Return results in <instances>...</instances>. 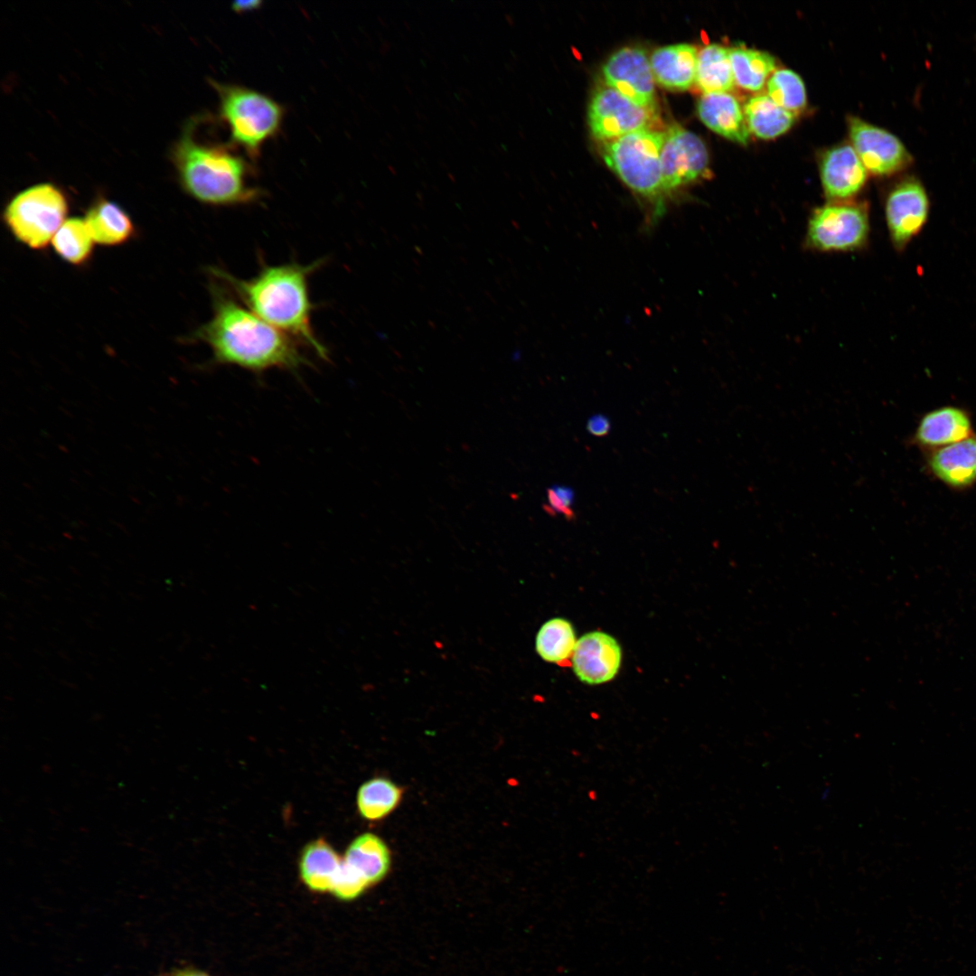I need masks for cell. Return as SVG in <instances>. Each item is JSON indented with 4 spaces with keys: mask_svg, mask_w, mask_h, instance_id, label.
I'll use <instances>...</instances> for the list:
<instances>
[{
    "mask_svg": "<svg viewBox=\"0 0 976 976\" xmlns=\"http://www.w3.org/2000/svg\"><path fill=\"white\" fill-rule=\"evenodd\" d=\"M86 223L95 243L105 247L121 246L136 235L130 215L119 204L103 197L88 209Z\"/></svg>",
    "mask_w": 976,
    "mask_h": 976,
    "instance_id": "obj_17",
    "label": "cell"
},
{
    "mask_svg": "<svg viewBox=\"0 0 976 976\" xmlns=\"http://www.w3.org/2000/svg\"><path fill=\"white\" fill-rule=\"evenodd\" d=\"M68 200L62 191L44 183L15 194L6 204L3 220L17 241L31 249L41 250L52 242L68 219Z\"/></svg>",
    "mask_w": 976,
    "mask_h": 976,
    "instance_id": "obj_6",
    "label": "cell"
},
{
    "mask_svg": "<svg viewBox=\"0 0 976 976\" xmlns=\"http://www.w3.org/2000/svg\"><path fill=\"white\" fill-rule=\"evenodd\" d=\"M321 261L265 266L251 278L240 279L219 268L212 275L225 283L255 314L328 359L326 347L316 337L311 323L313 305L309 296V276Z\"/></svg>",
    "mask_w": 976,
    "mask_h": 976,
    "instance_id": "obj_2",
    "label": "cell"
},
{
    "mask_svg": "<svg viewBox=\"0 0 976 976\" xmlns=\"http://www.w3.org/2000/svg\"><path fill=\"white\" fill-rule=\"evenodd\" d=\"M343 859L370 886L380 882L389 873L391 864L388 845L379 836L370 832L356 837L349 844Z\"/></svg>",
    "mask_w": 976,
    "mask_h": 976,
    "instance_id": "obj_21",
    "label": "cell"
},
{
    "mask_svg": "<svg viewBox=\"0 0 976 976\" xmlns=\"http://www.w3.org/2000/svg\"><path fill=\"white\" fill-rule=\"evenodd\" d=\"M158 976H163V975H158Z\"/></svg>",
    "mask_w": 976,
    "mask_h": 976,
    "instance_id": "obj_34",
    "label": "cell"
},
{
    "mask_svg": "<svg viewBox=\"0 0 976 976\" xmlns=\"http://www.w3.org/2000/svg\"><path fill=\"white\" fill-rule=\"evenodd\" d=\"M699 119L713 132L731 141L746 145L750 132L744 110L729 92L703 94L697 104Z\"/></svg>",
    "mask_w": 976,
    "mask_h": 976,
    "instance_id": "obj_15",
    "label": "cell"
},
{
    "mask_svg": "<svg viewBox=\"0 0 976 976\" xmlns=\"http://www.w3.org/2000/svg\"><path fill=\"white\" fill-rule=\"evenodd\" d=\"M605 85L640 107L654 108L655 80L645 51L634 46L614 52L605 62Z\"/></svg>",
    "mask_w": 976,
    "mask_h": 976,
    "instance_id": "obj_10",
    "label": "cell"
},
{
    "mask_svg": "<svg viewBox=\"0 0 976 976\" xmlns=\"http://www.w3.org/2000/svg\"><path fill=\"white\" fill-rule=\"evenodd\" d=\"M928 211V196L918 179H905L890 192L886 202V219L896 248H903L918 233L926 221Z\"/></svg>",
    "mask_w": 976,
    "mask_h": 976,
    "instance_id": "obj_12",
    "label": "cell"
},
{
    "mask_svg": "<svg viewBox=\"0 0 976 976\" xmlns=\"http://www.w3.org/2000/svg\"><path fill=\"white\" fill-rule=\"evenodd\" d=\"M611 428V424L605 416L596 414L590 417L587 422V430L593 436H606Z\"/></svg>",
    "mask_w": 976,
    "mask_h": 976,
    "instance_id": "obj_31",
    "label": "cell"
},
{
    "mask_svg": "<svg viewBox=\"0 0 976 976\" xmlns=\"http://www.w3.org/2000/svg\"><path fill=\"white\" fill-rule=\"evenodd\" d=\"M212 315L192 333L207 344L216 364L234 365L260 374L271 369L295 371L310 364L301 343L211 287Z\"/></svg>",
    "mask_w": 976,
    "mask_h": 976,
    "instance_id": "obj_1",
    "label": "cell"
},
{
    "mask_svg": "<svg viewBox=\"0 0 976 976\" xmlns=\"http://www.w3.org/2000/svg\"><path fill=\"white\" fill-rule=\"evenodd\" d=\"M665 132L645 128L603 142L601 155L606 165L633 192L652 206L649 228L665 211L662 183L661 152Z\"/></svg>",
    "mask_w": 976,
    "mask_h": 976,
    "instance_id": "obj_4",
    "label": "cell"
},
{
    "mask_svg": "<svg viewBox=\"0 0 976 976\" xmlns=\"http://www.w3.org/2000/svg\"><path fill=\"white\" fill-rule=\"evenodd\" d=\"M820 175L825 194L833 200H844L863 187L867 170L854 148L842 145L825 153L821 161Z\"/></svg>",
    "mask_w": 976,
    "mask_h": 976,
    "instance_id": "obj_14",
    "label": "cell"
},
{
    "mask_svg": "<svg viewBox=\"0 0 976 976\" xmlns=\"http://www.w3.org/2000/svg\"><path fill=\"white\" fill-rule=\"evenodd\" d=\"M729 56L735 83L746 90H760L775 69L774 58L765 52L735 47Z\"/></svg>",
    "mask_w": 976,
    "mask_h": 976,
    "instance_id": "obj_27",
    "label": "cell"
},
{
    "mask_svg": "<svg viewBox=\"0 0 976 976\" xmlns=\"http://www.w3.org/2000/svg\"><path fill=\"white\" fill-rule=\"evenodd\" d=\"M709 154L704 142L691 131L672 125L665 131L661 152L664 194L700 178L708 170Z\"/></svg>",
    "mask_w": 976,
    "mask_h": 976,
    "instance_id": "obj_9",
    "label": "cell"
},
{
    "mask_svg": "<svg viewBox=\"0 0 976 976\" xmlns=\"http://www.w3.org/2000/svg\"><path fill=\"white\" fill-rule=\"evenodd\" d=\"M196 120L189 121L175 143L173 160L183 190L197 202L213 206L249 204L262 190L251 184L252 165L234 145L205 144L195 136Z\"/></svg>",
    "mask_w": 976,
    "mask_h": 976,
    "instance_id": "obj_3",
    "label": "cell"
},
{
    "mask_svg": "<svg viewBox=\"0 0 976 976\" xmlns=\"http://www.w3.org/2000/svg\"><path fill=\"white\" fill-rule=\"evenodd\" d=\"M849 136L864 167L873 174L890 175L913 162L912 155L898 137L859 118H850Z\"/></svg>",
    "mask_w": 976,
    "mask_h": 976,
    "instance_id": "obj_11",
    "label": "cell"
},
{
    "mask_svg": "<svg viewBox=\"0 0 976 976\" xmlns=\"http://www.w3.org/2000/svg\"><path fill=\"white\" fill-rule=\"evenodd\" d=\"M175 976H209V975L207 973L202 971H199V970L185 969V970H182V971H177Z\"/></svg>",
    "mask_w": 976,
    "mask_h": 976,
    "instance_id": "obj_33",
    "label": "cell"
},
{
    "mask_svg": "<svg viewBox=\"0 0 976 976\" xmlns=\"http://www.w3.org/2000/svg\"><path fill=\"white\" fill-rule=\"evenodd\" d=\"M695 84L703 94L729 92L734 88L729 49L710 43L699 51Z\"/></svg>",
    "mask_w": 976,
    "mask_h": 976,
    "instance_id": "obj_22",
    "label": "cell"
},
{
    "mask_svg": "<svg viewBox=\"0 0 976 976\" xmlns=\"http://www.w3.org/2000/svg\"><path fill=\"white\" fill-rule=\"evenodd\" d=\"M868 233L865 208L850 203H830L812 213L807 240L810 246L822 251H847L862 246Z\"/></svg>",
    "mask_w": 976,
    "mask_h": 976,
    "instance_id": "obj_7",
    "label": "cell"
},
{
    "mask_svg": "<svg viewBox=\"0 0 976 976\" xmlns=\"http://www.w3.org/2000/svg\"><path fill=\"white\" fill-rule=\"evenodd\" d=\"M934 474L953 487H964L976 481V436L936 450L929 461Z\"/></svg>",
    "mask_w": 976,
    "mask_h": 976,
    "instance_id": "obj_18",
    "label": "cell"
},
{
    "mask_svg": "<svg viewBox=\"0 0 976 976\" xmlns=\"http://www.w3.org/2000/svg\"><path fill=\"white\" fill-rule=\"evenodd\" d=\"M259 5H260L259 1H241V2L238 1V2H235L232 5V8L237 12H245V11H248V10H252L254 8H257Z\"/></svg>",
    "mask_w": 976,
    "mask_h": 976,
    "instance_id": "obj_32",
    "label": "cell"
},
{
    "mask_svg": "<svg viewBox=\"0 0 976 976\" xmlns=\"http://www.w3.org/2000/svg\"><path fill=\"white\" fill-rule=\"evenodd\" d=\"M548 504L545 509L549 513L562 514L568 521L575 518L571 506L574 501L573 491L567 486L554 485L547 491Z\"/></svg>",
    "mask_w": 976,
    "mask_h": 976,
    "instance_id": "obj_30",
    "label": "cell"
},
{
    "mask_svg": "<svg viewBox=\"0 0 976 976\" xmlns=\"http://www.w3.org/2000/svg\"><path fill=\"white\" fill-rule=\"evenodd\" d=\"M577 641L575 629L570 621L563 617H553L546 621L539 629L535 639V649L545 662L566 666L571 662Z\"/></svg>",
    "mask_w": 976,
    "mask_h": 976,
    "instance_id": "obj_25",
    "label": "cell"
},
{
    "mask_svg": "<svg viewBox=\"0 0 976 976\" xmlns=\"http://www.w3.org/2000/svg\"><path fill=\"white\" fill-rule=\"evenodd\" d=\"M654 117V108L640 107L606 85L594 91L588 107L590 130L602 143L650 128Z\"/></svg>",
    "mask_w": 976,
    "mask_h": 976,
    "instance_id": "obj_8",
    "label": "cell"
},
{
    "mask_svg": "<svg viewBox=\"0 0 976 976\" xmlns=\"http://www.w3.org/2000/svg\"><path fill=\"white\" fill-rule=\"evenodd\" d=\"M219 98V116L230 131V144L241 147L251 160L281 128L284 108L257 90L211 80Z\"/></svg>",
    "mask_w": 976,
    "mask_h": 976,
    "instance_id": "obj_5",
    "label": "cell"
},
{
    "mask_svg": "<svg viewBox=\"0 0 976 976\" xmlns=\"http://www.w3.org/2000/svg\"><path fill=\"white\" fill-rule=\"evenodd\" d=\"M971 425L969 416L956 407H943L923 417L915 432L924 446H948L969 437Z\"/></svg>",
    "mask_w": 976,
    "mask_h": 976,
    "instance_id": "obj_20",
    "label": "cell"
},
{
    "mask_svg": "<svg viewBox=\"0 0 976 976\" xmlns=\"http://www.w3.org/2000/svg\"><path fill=\"white\" fill-rule=\"evenodd\" d=\"M95 241L85 219L68 218L52 239L55 253L75 267L85 265L91 258Z\"/></svg>",
    "mask_w": 976,
    "mask_h": 976,
    "instance_id": "obj_26",
    "label": "cell"
},
{
    "mask_svg": "<svg viewBox=\"0 0 976 976\" xmlns=\"http://www.w3.org/2000/svg\"><path fill=\"white\" fill-rule=\"evenodd\" d=\"M403 788L385 777H373L358 789L356 807L368 821H380L388 817L400 803Z\"/></svg>",
    "mask_w": 976,
    "mask_h": 976,
    "instance_id": "obj_24",
    "label": "cell"
},
{
    "mask_svg": "<svg viewBox=\"0 0 976 976\" xmlns=\"http://www.w3.org/2000/svg\"><path fill=\"white\" fill-rule=\"evenodd\" d=\"M571 666L577 679L588 685L612 680L622 663V648L618 641L603 631H592L577 639Z\"/></svg>",
    "mask_w": 976,
    "mask_h": 976,
    "instance_id": "obj_13",
    "label": "cell"
},
{
    "mask_svg": "<svg viewBox=\"0 0 976 976\" xmlns=\"http://www.w3.org/2000/svg\"><path fill=\"white\" fill-rule=\"evenodd\" d=\"M698 52L697 48L689 43L656 49L650 58L655 82L673 91L689 89L695 83Z\"/></svg>",
    "mask_w": 976,
    "mask_h": 976,
    "instance_id": "obj_16",
    "label": "cell"
},
{
    "mask_svg": "<svg viewBox=\"0 0 976 976\" xmlns=\"http://www.w3.org/2000/svg\"><path fill=\"white\" fill-rule=\"evenodd\" d=\"M369 887L366 879L343 859V863L333 884L331 892L337 898L350 901L360 896Z\"/></svg>",
    "mask_w": 976,
    "mask_h": 976,
    "instance_id": "obj_29",
    "label": "cell"
},
{
    "mask_svg": "<svg viewBox=\"0 0 976 976\" xmlns=\"http://www.w3.org/2000/svg\"><path fill=\"white\" fill-rule=\"evenodd\" d=\"M767 96L778 106L793 113L806 105V89L802 78L788 69L774 70L767 81Z\"/></svg>",
    "mask_w": 976,
    "mask_h": 976,
    "instance_id": "obj_28",
    "label": "cell"
},
{
    "mask_svg": "<svg viewBox=\"0 0 976 976\" xmlns=\"http://www.w3.org/2000/svg\"><path fill=\"white\" fill-rule=\"evenodd\" d=\"M743 110L749 132L763 139H772L784 134L794 122V115L778 106L767 95L752 97Z\"/></svg>",
    "mask_w": 976,
    "mask_h": 976,
    "instance_id": "obj_23",
    "label": "cell"
},
{
    "mask_svg": "<svg viewBox=\"0 0 976 976\" xmlns=\"http://www.w3.org/2000/svg\"><path fill=\"white\" fill-rule=\"evenodd\" d=\"M343 863V857L324 839L309 841L299 856L298 868L303 883L312 891L332 890Z\"/></svg>",
    "mask_w": 976,
    "mask_h": 976,
    "instance_id": "obj_19",
    "label": "cell"
}]
</instances>
